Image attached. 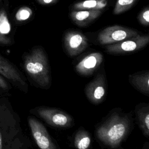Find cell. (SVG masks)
Listing matches in <instances>:
<instances>
[{
    "label": "cell",
    "instance_id": "7402d4cb",
    "mask_svg": "<svg viewBox=\"0 0 149 149\" xmlns=\"http://www.w3.org/2000/svg\"><path fill=\"white\" fill-rule=\"evenodd\" d=\"M8 84L4 80V79L0 75V88L5 90H7L8 88Z\"/></svg>",
    "mask_w": 149,
    "mask_h": 149
},
{
    "label": "cell",
    "instance_id": "3957f363",
    "mask_svg": "<svg viewBox=\"0 0 149 149\" xmlns=\"http://www.w3.org/2000/svg\"><path fill=\"white\" fill-rule=\"evenodd\" d=\"M139 35L137 31L127 27L115 25L107 27L98 35V41L102 45L115 44Z\"/></svg>",
    "mask_w": 149,
    "mask_h": 149
},
{
    "label": "cell",
    "instance_id": "5bb4252c",
    "mask_svg": "<svg viewBox=\"0 0 149 149\" xmlns=\"http://www.w3.org/2000/svg\"><path fill=\"white\" fill-rule=\"evenodd\" d=\"M137 119L139 126L146 137L149 136V110L148 107L142 108L137 111Z\"/></svg>",
    "mask_w": 149,
    "mask_h": 149
},
{
    "label": "cell",
    "instance_id": "7a4b0ae2",
    "mask_svg": "<svg viewBox=\"0 0 149 149\" xmlns=\"http://www.w3.org/2000/svg\"><path fill=\"white\" fill-rule=\"evenodd\" d=\"M27 74L41 87H48L50 81L49 67L47 55L41 47H37L27 54L24 59Z\"/></svg>",
    "mask_w": 149,
    "mask_h": 149
},
{
    "label": "cell",
    "instance_id": "30bf717a",
    "mask_svg": "<svg viewBox=\"0 0 149 149\" xmlns=\"http://www.w3.org/2000/svg\"><path fill=\"white\" fill-rule=\"evenodd\" d=\"M102 10H73L70 13V16L73 22L79 26H85L102 13Z\"/></svg>",
    "mask_w": 149,
    "mask_h": 149
},
{
    "label": "cell",
    "instance_id": "8fae6325",
    "mask_svg": "<svg viewBox=\"0 0 149 149\" xmlns=\"http://www.w3.org/2000/svg\"><path fill=\"white\" fill-rule=\"evenodd\" d=\"M0 74L15 83L22 86L25 82L17 69L6 59L0 55Z\"/></svg>",
    "mask_w": 149,
    "mask_h": 149
},
{
    "label": "cell",
    "instance_id": "ffe728a7",
    "mask_svg": "<svg viewBox=\"0 0 149 149\" xmlns=\"http://www.w3.org/2000/svg\"><path fill=\"white\" fill-rule=\"evenodd\" d=\"M10 43H11V40L0 33V44L7 45Z\"/></svg>",
    "mask_w": 149,
    "mask_h": 149
},
{
    "label": "cell",
    "instance_id": "9c48e42d",
    "mask_svg": "<svg viewBox=\"0 0 149 149\" xmlns=\"http://www.w3.org/2000/svg\"><path fill=\"white\" fill-rule=\"evenodd\" d=\"M103 55L98 52L91 53L84 57L75 66L76 72L83 76H89L100 66Z\"/></svg>",
    "mask_w": 149,
    "mask_h": 149
},
{
    "label": "cell",
    "instance_id": "52a82bcc",
    "mask_svg": "<svg viewBox=\"0 0 149 149\" xmlns=\"http://www.w3.org/2000/svg\"><path fill=\"white\" fill-rule=\"evenodd\" d=\"M65 48L70 56L81 53L88 46V40L85 35L78 31H69L63 38Z\"/></svg>",
    "mask_w": 149,
    "mask_h": 149
},
{
    "label": "cell",
    "instance_id": "7c38bea8",
    "mask_svg": "<svg viewBox=\"0 0 149 149\" xmlns=\"http://www.w3.org/2000/svg\"><path fill=\"white\" fill-rule=\"evenodd\" d=\"M130 82L139 91L148 95L149 72L148 71L130 76Z\"/></svg>",
    "mask_w": 149,
    "mask_h": 149
},
{
    "label": "cell",
    "instance_id": "d6986e66",
    "mask_svg": "<svg viewBox=\"0 0 149 149\" xmlns=\"http://www.w3.org/2000/svg\"><path fill=\"white\" fill-rule=\"evenodd\" d=\"M138 20L140 24L147 26L149 24V8L146 7L138 15Z\"/></svg>",
    "mask_w": 149,
    "mask_h": 149
},
{
    "label": "cell",
    "instance_id": "277c9868",
    "mask_svg": "<svg viewBox=\"0 0 149 149\" xmlns=\"http://www.w3.org/2000/svg\"><path fill=\"white\" fill-rule=\"evenodd\" d=\"M36 113L48 125L58 128L69 127L73 119L68 113L58 109L49 107H38Z\"/></svg>",
    "mask_w": 149,
    "mask_h": 149
},
{
    "label": "cell",
    "instance_id": "603a6c76",
    "mask_svg": "<svg viewBox=\"0 0 149 149\" xmlns=\"http://www.w3.org/2000/svg\"><path fill=\"white\" fill-rule=\"evenodd\" d=\"M0 149H2V135L0 132Z\"/></svg>",
    "mask_w": 149,
    "mask_h": 149
},
{
    "label": "cell",
    "instance_id": "9a60e30c",
    "mask_svg": "<svg viewBox=\"0 0 149 149\" xmlns=\"http://www.w3.org/2000/svg\"><path fill=\"white\" fill-rule=\"evenodd\" d=\"M90 144L91 137L89 133L84 130H79L74 137V147L77 149H87Z\"/></svg>",
    "mask_w": 149,
    "mask_h": 149
},
{
    "label": "cell",
    "instance_id": "ba28073f",
    "mask_svg": "<svg viewBox=\"0 0 149 149\" xmlns=\"http://www.w3.org/2000/svg\"><path fill=\"white\" fill-rule=\"evenodd\" d=\"M86 95L88 100L93 104H97L102 101L106 93V84L104 77L98 74L86 87Z\"/></svg>",
    "mask_w": 149,
    "mask_h": 149
},
{
    "label": "cell",
    "instance_id": "5b68a950",
    "mask_svg": "<svg viewBox=\"0 0 149 149\" xmlns=\"http://www.w3.org/2000/svg\"><path fill=\"white\" fill-rule=\"evenodd\" d=\"M149 42L148 35H137L120 42L108 45L106 51L110 54H125L139 50L144 47Z\"/></svg>",
    "mask_w": 149,
    "mask_h": 149
},
{
    "label": "cell",
    "instance_id": "ac0fdd59",
    "mask_svg": "<svg viewBox=\"0 0 149 149\" xmlns=\"http://www.w3.org/2000/svg\"><path fill=\"white\" fill-rule=\"evenodd\" d=\"M32 10L27 6L19 9L15 15V19L18 22H23L29 19L32 15Z\"/></svg>",
    "mask_w": 149,
    "mask_h": 149
},
{
    "label": "cell",
    "instance_id": "e0dca14e",
    "mask_svg": "<svg viewBox=\"0 0 149 149\" xmlns=\"http://www.w3.org/2000/svg\"><path fill=\"white\" fill-rule=\"evenodd\" d=\"M10 30V26L6 13L3 9H1L0 11V33L5 35L8 34Z\"/></svg>",
    "mask_w": 149,
    "mask_h": 149
},
{
    "label": "cell",
    "instance_id": "4fadbf2b",
    "mask_svg": "<svg viewBox=\"0 0 149 149\" xmlns=\"http://www.w3.org/2000/svg\"><path fill=\"white\" fill-rule=\"evenodd\" d=\"M108 5L107 0H84L75 3L72 9L73 10H101Z\"/></svg>",
    "mask_w": 149,
    "mask_h": 149
},
{
    "label": "cell",
    "instance_id": "6da1fadb",
    "mask_svg": "<svg viewBox=\"0 0 149 149\" xmlns=\"http://www.w3.org/2000/svg\"><path fill=\"white\" fill-rule=\"evenodd\" d=\"M130 127L128 118L114 113L96 131L97 138L111 148L117 147L126 136Z\"/></svg>",
    "mask_w": 149,
    "mask_h": 149
},
{
    "label": "cell",
    "instance_id": "44dd1931",
    "mask_svg": "<svg viewBox=\"0 0 149 149\" xmlns=\"http://www.w3.org/2000/svg\"><path fill=\"white\" fill-rule=\"evenodd\" d=\"M40 4L42 5H48L55 3L58 0H36Z\"/></svg>",
    "mask_w": 149,
    "mask_h": 149
},
{
    "label": "cell",
    "instance_id": "8992f818",
    "mask_svg": "<svg viewBox=\"0 0 149 149\" xmlns=\"http://www.w3.org/2000/svg\"><path fill=\"white\" fill-rule=\"evenodd\" d=\"M28 122L34 140L41 149H58L41 122L32 117L28 118Z\"/></svg>",
    "mask_w": 149,
    "mask_h": 149
},
{
    "label": "cell",
    "instance_id": "cb8c5ba5",
    "mask_svg": "<svg viewBox=\"0 0 149 149\" xmlns=\"http://www.w3.org/2000/svg\"><path fill=\"white\" fill-rule=\"evenodd\" d=\"M1 1V0H0V1Z\"/></svg>",
    "mask_w": 149,
    "mask_h": 149
},
{
    "label": "cell",
    "instance_id": "2e32d148",
    "mask_svg": "<svg viewBox=\"0 0 149 149\" xmlns=\"http://www.w3.org/2000/svg\"><path fill=\"white\" fill-rule=\"evenodd\" d=\"M137 0H116L113 13L119 15L130 9L135 3Z\"/></svg>",
    "mask_w": 149,
    "mask_h": 149
}]
</instances>
